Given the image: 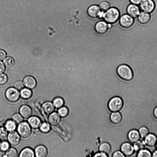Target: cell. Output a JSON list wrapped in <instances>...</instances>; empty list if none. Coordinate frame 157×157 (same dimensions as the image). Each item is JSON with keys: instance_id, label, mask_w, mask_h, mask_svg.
Here are the masks:
<instances>
[{"instance_id": "7c38bea8", "label": "cell", "mask_w": 157, "mask_h": 157, "mask_svg": "<svg viewBox=\"0 0 157 157\" xmlns=\"http://www.w3.org/2000/svg\"><path fill=\"white\" fill-rule=\"evenodd\" d=\"M144 139L143 141L145 145L150 147L155 146L157 142V137L155 134L149 133Z\"/></svg>"}, {"instance_id": "30bf717a", "label": "cell", "mask_w": 157, "mask_h": 157, "mask_svg": "<svg viewBox=\"0 0 157 157\" xmlns=\"http://www.w3.org/2000/svg\"><path fill=\"white\" fill-rule=\"evenodd\" d=\"M7 139L9 143L13 146L18 145L21 141L20 135L15 131L10 132L8 134Z\"/></svg>"}, {"instance_id": "f546056e", "label": "cell", "mask_w": 157, "mask_h": 157, "mask_svg": "<svg viewBox=\"0 0 157 157\" xmlns=\"http://www.w3.org/2000/svg\"><path fill=\"white\" fill-rule=\"evenodd\" d=\"M3 63L6 67H10L14 65V61L12 57H8L4 59Z\"/></svg>"}, {"instance_id": "7a4b0ae2", "label": "cell", "mask_w": 157, "mask_h": 157, "mask_svg": "<svg viewBox=\"0 0 157 157\" xmlns=\"http://www.w3.org/2000/svg\"><path fill=\"white\" fill-rule=\"evenodd\" d=\"M120 15V12L117 8L112 7L103 12L102 17L106 22L112 24L115 23L117 21Z\"/></svg>"}, {"instance_id": "4dcf8cb0", "label": "cell", "mask_w": 157, "mask_h": 157, "mask_svg": "<svg viewBox=\"0 0 157 157\" xmlns=\"http://www.w3.org/2000/svg\"><path fill=\"white\" fill-rule=\"evenodd\" d=\"M140 138H144L149 133L148 129L146 127L142 126L138 130Z\"/></svg>"}, {"instance_id": "9c48e42d", "label": "cell", "mask_w": 157, "mask_h": 157, "mask_svg": "<svg viewBox=\"0 0 157 157\" xmlns=\"http://www.w3.org/2000/svg\"><path fill=\"white\" fill-rule=\"evenodd\" d=\"M109 29L108 23L105 21H99L94 25L95 32L100 35L105 34Z\"/></svg>"}, {"instance_id": "ffe728a7", "label": "cell", "mask_w": 157, "mask_h": 157, "mask_svg": "<svg viewBox=\"0 0 157 157\" xmlns=\"http://www.w3.org/2000/svg\"><path fill=\"white\" fill-rule=\"evenodd\" d=\"M28 122L31 127L34 129L39 128L41 124L40 118L36 116H31L28 118Z\"/></svg>"}, {"instance_id": "d590c367", "label": "cell", "mask_w": 157, "mask_h": 157, "mask_svg": "<svg viewBox=\"0 0 157 157\" xmlns=\"http://www.w3.org/2000/svg\"><path fill=\"white\" fill-rule=\"evenodd\" d=\"M12 119L16 123L19 124L23 120V117L19 113H15L12 117Z\"/></svg>"}, {"instance_id": "8d00e7d4", "label": "cell", "mask_w": 157, "mask_h": 157, "mask_svg": "<svg viewBox=\"0 0 157 157\" xmlns=\"http://www.w3.org/2000/svg\"><path fill=\"white\" fill-rule=\"evenodd\" d=\"M109 3L106 1L101 2L99 5V7L101 10L103 11H106L109 8Z\"/></svg>"}, {"instance_id": "c3c4849f", "label": "cell", "mask_w": 157, "mask_h": 157, "mask_svg": "<svg viewBox=\"0 0 157 157\" xmlns=\"http://www.w3.org/2000/svg\"><path fill=\"white\" fill-rule=\"evenodd\" d=\"M155 146H156V147H157V143H156V144Z\"/></svg>"}, {"instance_id": "7dc6e473", "label": "cell", "mask_w": 157, "mask_h": 157, "mask_svg": "<svg viewBox=\"0 0 157 157\" xmlns=\"http://www.w3.org/2000/svg\"><path fill=\"white\" fill-rule=\"evenodd\" d=\"M152 157H157V149L155 150L152 153Z\"/></svg>"}, {"instance_id": "9a60e30c", "label": "cell", "mask_w": 157, "mask_h": 157, "mask_svg": "<svg viewBox=\"0 0 157 157\" xmlns=\"http://www.w3.org/2000/svg\"><path fill=\"white\" fill-rule=\"evenodd\" d=\"M127 138L131 143H134L140 140V137L138 131L133 129L130 130L128 133Z\"/></svg>"}, {"instance_id": "bcb514c9", "label": "cell", "mask_w": 157, "mask_h": 157, "mask_svg": "<svg viewBox=\"0 0 157 157\" xmlns=\"http://www.w3.org/2000/svg\"><path fill=\"white\" fill-rule=\"evenodd\" d=\"M153 115L154 117L157 119V106L154 109L153 111Z\"/></svg>"}, {"instance_id": "f35d334b", "label": "cell", "mask_w": 157, "mask_h": 157, "mask_svg": "<svg viewBox=\"0 0 157 157\" xmlns=\"http://www.w3.org/2000/svg\"><path fill=\"white\" fill-rule=\"evenodd\" d=\"M9 144L7 141H4L1 144L0 148L1 150L3 151H7L9 148Z\"/></svg>"}, {"instance_id": "74e56055", "label": "cell", "mask_w": 157, "mask_h": 157, "mask_svg": "<svg viewBox=\"0 0 157 157\" xmlns=\"http://www.w3.org/2000/svg\"><path fill=\"white\" fill-rule=\"evenodd\" d=\"M8 80V78L5 74H0V85H3L6 84Z\"/></svg>"}, {"instance_id": "d4e9b609", "label": "cell", "mask_w": 157, "mask_h": 157, "mask_svg": "<svg viewBox=\"0 0 157 157\" xmlns=\"http://www.w3.org/2000/svg\"><path fill=\"white\" fill-rule=\"evenodd\" d=\"M5 127L7 131H14L16 128V123L13 120H8L5 123Z\"/></svg>"}, {"instance_id": "3957f363", "label": "cell", "mask_w": 157, "mask_h": 157, "mask_svg": "<svg viewBox=\"0 0 157 157\" xmlns=\"http://www.w3.org/2000/svg\"><path fill=\"white\" fill-rule=\"evenodd\" d=\"M123 105V101L121 98L119 96H115L111 98L108 104L109 109L112 112L120 111L122 109Z\"/></svg>"}, {"instance_id": "d6a6232c", "label": "cell", "mask_w": 157, "mask_h": 157, "mask_svg": "<svg viewBox=\"0 0 157 157\" xmlns=\"http://www.w3.org/2000/svg\"><path fill=\"white\" fill-rule=\"evenodd\" d=\"M17 155V150L13 148L8 149L6 153L5 156L9 157H16Z\"/></svg>"}, {"instance_id": "5bb4252c", "label": "cell", "mask_w": 157, "mask_h": 157, "mask_svg": "<svg viewBox=\"0 0 157 157\" xmlns=\"http://www.w3.org/2000/svg\"><path fill=\"white\" fill-rule=\"evenodd\" d=\"M127 11L128 14L133 18L138 17L140 13V9L138 6L132 4L128 6Z\"/></svg>"}, {"instance_id": "7402d4cb", "label": "cell", "mask_w": 157, "mask_h": 157, "mask_svg": "<svg viewBox=\"0 0 157 157\" xmlns=\"http://www.w3.org/2000/svg\"><path fill=\"white\" fill-rule=\"evenodd\" d=\"M110 119L113 124L117 125L122 122V117L121 114L118 112H113L110 115Z\"/></svg>"}, {"instance_id": "681fc988", "label": "cell", "mask_w": 157, "mask_h": 157, "mask_svg": "<svg viewBox=\"0 0 157 157\" xmlns=\"http://www.w3.org/2000/svg\"><path fill=\"white\" fill-rule=\"evenodd\" d=\"M1 144V141L0 140V147Z\"/></svg>"}, {"instance_id": "2e32d148", "label": "cell", "mask_w": 157, "mask_h": 157, "mask_svg": "<svg viewBox=\"0 0 157 157\" xmlns=\"http://www.w3.org/2000/svg\"><path fill=\"white\" fill-rule=\"evenodd\" d=\"M19 113L23 118L25 119H28L31 116L32 111L31 108L29 106L23 105L20 108Z\"/></svg>"}, {"instance_id": "cb8c5ba5", "label": "cell", "mask_w": 157, "mask_h": 157, "mask_svg": "<svg viewBox=\"0 0 157 157\" xmlns=\"http://www.w3.org/2000/svg\"><path fill=\"white\" fill-rule=\"evenodd\" d=\"M99 150L100 151L103 152L108 155L110 153L111 147L109 144L106 142H104L100 145Z\"/></svg>"}, {"instance_id": "ab89813d", "label": "cell", "mask_w": 157, "mask_h": 157, "mask_svg": "<svg viewBox=\"0 0 157 157\" xmlns=\"http://www.w3.org/2000/svg\"><path fill=\"white\" fill-rule=\"evenodd\" d=\"M24 83L21 81L16 82L14 84L15 88L18 90H21L24 87Z\"/></svg>"}, {"instance_id": "1f68e13d", "label": "cell", "mask_w": 157, "mask_h": 157, "mask_svg": "<svg viewBox=\"0 0 157 157\" xmlns=\"http://www.w3.org/2000/svg\"><path fill=\"white\" fill-rule=\"evenodd\" d=\"M133 144V146L135 151H137L144 148L145 145L144 141H142L140 140Z\"/></svg>"}, {"instance_id": "ee69618b", "label": "cell", "mask_w": 157, "mask_h": 157, "mask_svg": "<svg viewBox=\"0 0 157 157\" xmlns=\"http://www.w3.org/2000/svg\"><path fill=\"white\" fill-rule=\"evenodd\" d=\"M5 69V66L1 61H0V74L3 73Z\"/></svg>"}, {"instance_id": "8992f818", "label": "cell", "mask_w": 157, "mask_h": 157, "mask_svg": "<svg viewBox=\"0 0 157 157\" xmlns=\"http://www.w3.org/2000/svg\"><path fill=\"white\" fill-rule=\"evenodd\" d=\"M133 18L128 14L122 16L119 20L120 25L123 28L128 29L132 27L133 24Z\"/></svg>"}, {"instance_id": "60d3db41", "label": "cell", "mask_w": 157, "mask_h": 157, "mask_svg": "<svg viewBox=\"0 0 157 157\" xmlns=\"http://www.w3.org/2000/svg\"><path fill=\"white\" fill-rule=\"evenodd\" d=\"M113 157H124L125 155L121 151H115L113 154Z\"/></svg>"}, {"instance_id": "b9f144b4", "label": "cell", "mask_w": 157, "mask_h": 157, "mask_svg": "<svg viewBox=\"0 0 157 157\" xmlns=\"http://www.w3.org/2000/svg\"><path fill=\"white\" fill-rule=\"evenodd\" d=\"M6 54L4 50L0 49V61L3 60L6 57Z\"/></svg>"}, {"instance_id": "f1b7e54d", "label": "cell", "mask_w": 157, "mask_h": 157, "mask_svg": "<svg viewBox=\"0 0 157 157\" xmlns=\"http://www.w3.org/2000/svg\"><path fill=\"white\" fill-rule=\"evenodd\" d=\"M58 113L62 117H66L68 114L69 110L68 108L65 106H62L60 108L58 111Z\"/></svg>"}, {"instance_id": "8fae6325", "label": "cell", "mask_w": 157, "mask_h": 157, "mask_svg": "<svg viewBox=\"0 0 157 157\" xmlns=\"http://www.w3.org/2000/svg\"><path fill=\"white\" fill-rule=\"evenodd\" d=\"M120 149L125 156H129L132 155L135 151L133 145L128 142L122 144L121 146Z\"/></svg>"}, {"instance_id": "603a6c76", "label": "cell", "mask_w": 157, "mask_h": 157, "mask_svg": "<svg viewBox=\"0 0 157 157\" xmlns=\"http://www.w3.org/2000/svg\"><path fill=\"white\" fill-rule=\"evenodd\" d=\"M35 153L29 147H26L23 149L19 154L20 157H34Z\"/></svg>"}, {"instance_id": "6da1fadb", "label": "cell", "mask_w": 157, "mask_h": 157, "mask_svg": "<svg viewBox=\"0 0 157 157\" xmlns=\"http://www.w3.org/2000/svg\"><path fill=\"white\" fill-rule=\"evenodd\" d=\"M117 73L118 76L121 79L126 81H131L133 77L132 69L126 64L119 65L117 69Z\"/></svg>"}, {"instance_id": "484cf974", "label": "cell", "mask_w": 157, "mask_h": 157, "mask_svg": "<svg viewBox=\"0 0 157 157\" xmlns=\"http://www.w3.org/2000/svg\"><path fill=\"white\" fill-rule=\"evenodd\" d=\"M32 94L31 90L28 88H23L21 90L20 95L24 99H28L31 97Z\"/></svg>"}, {"instance_id": "836d02e7", "label": "cell", "mask_w": 157, "mask_h": 157, "mask_svg": "<svg viewBox=\"0 0 157 157\" xmlns=\"http://www.w3.org/2000/svg\"><path fill=\"white\" fill-rule=\"evenodd\" d=\"M39 127L41 131L44 133L48 132L50 130V126L46 122H43L41 124Z\"/></svg>"}, {"instance_id": "4fadbf2b", "label": "cell", "mask_w": 157, "mask_h": 157, "mask_svg": "<svg viewBox=\"0 0 157 157\" xmlns=\"http://www.w3.org/2000/svg\"><path fill=\"white\" fill-rule=\"evenodd\" d=\"M24 86L27 88L30 89H34L36 86V81L35 78L32 76H26L23 79Z\"/></svg>"}, {"instance_id": "ac0fdd59", "label": "cell", "mask_w": 157, "mask_h": 157, "mask_svg": "<svg viewBox=\"0 0 157 157\" xmlns=\"http://www.w3.org/2000/svg\"><path fill=\"white\" fill-rule=\"evenodd\" d=\"M42 109L43 113L45 115H48L53 112L55 107L51 102L47 101L43 104Z\"/></svg>"}, {"instance_id": "44dd1931", "label": "cell", "mask_w": 157, "mask_h": 157, "mask_svg": "<svg viewBox=\"0 0 157 157\" xmlns=\"http://www.w3.org/2000/svg\"><path fill=\"white\" fill-rule=\"evenodd\" d=\"M151 20V16L148 13L144 12H141L138 16L139 22L142 25L148 23Z\"/></svg>"}, {"instance_id": "d6986e66", "label": "cell", "mask_w": 157, "mask_h": 157, "mask_svg": "<svg viewBox=\"0 0 157 157\" xmlns=\"http://www.w3.org/2000/svg\"><path fill=\"white\" fill-rule=\"evenodd\" d=\"M34 153L36 157H45L48 155V151L44 146L39 145L36 147Z\"/></svg>"}, {"instance_id": "52a82bcc", "label": "cell", "mask_w": 157, "mask_h": 157, "mask_svg": "<svg viewBox=\"0 0 157 157\" xmlns=\"http://www.w3.org/2000/svg\"><path fill=\"white\" fill-rule=\"evenodd\" d=\"M140 7L143 11L150 13L155 9V5L153 0H142L140 3Z\"/></svg>"}, {"instance_id": "f6af8a7d", "label": "cell", "mask_w": 157, "mask_h": 157, "mask_svg": "<svg viewBox=\"0 0 157 157\" xmlns=\"http://www.w3.org/2000/svg\"><path fill=\"white\" fill-rule=\"evenodd\" d=\"M130 2L132 4L139 5L141 2L142 0H129Z\"/></svg>"}, {"instance_id": "e0dca14e", "label": "cell", "mask_w": 157, "mask_h": 157, "mask_svg": "<svg viewBox=\"0 0 157 157\" xmlns=\"http://www.w3.org/2000/svg\"><path fill=\"white\" fill-rule=\"evenodd\" d=\"M60 116L56 112H53L49 115L48 121L49 124L52 126L58 125L60 121Z\"/></svg>"}, {"instance_id": "7bdbcfd3", "label": "cell", "mask_w": 157, "mask_h": 157, "mask_svg": "<svg viewBox=\"0 0 157 157\" xmlns=\"http://www.w3.org/2000/svg\"><path fill=\"white\" fill-rule=\"evenodd\" d=\"M108 156L106 154L100 151V152H97L95 153L94 157H105Z\"/></svg>"}, {"instance_id": "277c9868", "label": "cell", "mask_w": 157, "mask_h": 157, "mask_svg": "<svg viewBox=\"0 0 157 157\" xmlns=\"http://www.w3.org/2000/svg\"><path fill=\"white\" fill-rule=\"evenodd\" d=\"M17 130L20 136L23 138H28L31 134V127L29 123L26 121H22L19 124Z\"/></svg>"}, {"instance_id": "e575fe53", "label": "cell", "mask_w": 157, "mask_h": 157, "mask_svg": "<svg viewBox=\"0 0 157 157\" xmlns=\"http://www.w3.org/2000/svg\"><path fill=\"white\" fill-rule=\"evenodd\" d=\"M8 136L7 131L6 128H0V139L5 141L7 138Z\"/></svg>"}, {"instance_id": "ba28073f", "label": "cell", "mask_w": 157, "mask_h": 157, "mask_svg": "<svg viewBox=\"0 0 157 157\" xmlns=\"http://www.w3.org/2000/svg\"><path fill=\"white\" fill-rule=\"evenodd\" d=\"M101 10L99 6L97 5H93L88 9L87 14L89 17L93 19L102 17L103 12H101Z\"/></svg>"}, {"instance_id": "4316f807", "label": "cell", "mask_w": 157, "mask_h": 157, "mask_svg": "<svg viewBox=\"0 0 157 157\" xmlns=\"http://www.w3.org/2000/svg\"><path fill=\"white\" fill-rule=\"evenodd\" d=\"M137 157H151L152 153L148 150L143 148L138 151L136 155Z\"/></svg>"}, {"instance_id": "5b68a950", "label": "cell", "mask_w": 157, "mask_h": 157, "mask_svg": "<svg viewBox=\"0 0 157 157\" xmlns=\"http://www.w3.org/2000/svg\"><path fill=\"white\" fill-rule=\"evenodd\" d=\"M5 96L9 101L14 103L19 100L20 94L17 89L15 88L11 87L6 90L5 93Z\"/></svg>"}, {"instance_id": "83f0119b", "label": "cell", "mask_w": 157, "mask_h": 157, "mask_svg": "<svg viewBox=\"0 0 157 157\" xmlns=\"http://www.w3.org/2000/svg\"><path fill=\"white\" fill-rule=\"evenodd\" d=\"M53 104L55 107L59 108L63 106L64 104V101L62 98L58 97L53 100Z\"/></svg>"}]
</instances>
